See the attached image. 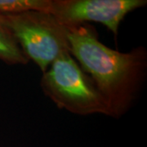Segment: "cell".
I'll list each match as a JSON object with an SVG mask.
<instances>
[{
  "instance_id": "obj_1",
  "label": "cell",
  "mask_w": 147,
  "mask_h": 147,
  "mask_svg": "<svg viewBox=\"0 0 147 147\" xmlns=\"http://www.w3.org/2000/svg\"><path fill=\"white\" fill-rule=\"evenodd\" d=\"M69 52L91 75L106 100L111 115L123 113L130 104L144 71V55L123 53L100 42L93 30L82 25L70 27Z\"/></svg>"
},
{
  "instance_id": "obj_2",
  "label": "cell",
  "mask_w": 147,
  "mask_h": 147,
  "mask_svg": "<svg viewBox=\"0 0 147 147\" xmlns=\"http://www.w3.org/2000/svg\"><path fill=\"white\" fill-rule=\"evenodd\" d=\"M41 87L59 108L74 114L111 115L106 100L69 51L58 57L43 73Z\"/></svg>"
},
{
  "instance_id": "obj_3",
  "label": "cell",
  "mask_w": 147,
  "mask_h": 147,
  "mask_svg": "<svg viewBox=\"0 0 147 147\" xmlns=\"http://www.w3.org/2000/svg\"><path fill=\"white\" fill-rule=\"evenodd\" d=\"M28 59H31L44 73L57 58L69 51V28L50 13L28 11L21 13H0Z\"/></svg>"
},
{
  "instance_id": "obj_4",
  "label": "cell",
  "mask_w": 147,
  "mask_h": 147,
  "mask_svg": "<svg viewBox=\"0 0 147 147\" xmlns=\"http://www.w3.org/2000/svg\"><path fill=\"white\" fill-rule=\"evenodd\" d=\"M146 3L144 0H52L48 13L67 27L94 21L116 35L124 16Z\"/></svg>"
},
{
  "instance_id": "obj_5",
  "label": "cell",
  "mask_w": 147,
  "mask_h": 147,
  "mask_svg": "<svg viewBox=\"0 0 147 147\" xmlns=\"http://www.w3.org/2000/svg\"><path fill=\"white\" fill-rule=\"evenodd\" d=\"M0 60L7 64H27L29 59L6 26L0 14Z\"/></svg>"
},
{
  "instance_id": "obj_6",
  "label": "cell",
  "mask_w": 147,
  "mask_h": 147,
  "mask_svg": "<svg viewBox=\"0 0 147 147\" xmlns=\"http://www.w3.org/2000/svg\"><path fill=\"white\" fill-rule=\"evenodd\" d=\"M52 0H0V13L14 14L28 11L49 12Z\"/></svg>"
}]
</instances>
